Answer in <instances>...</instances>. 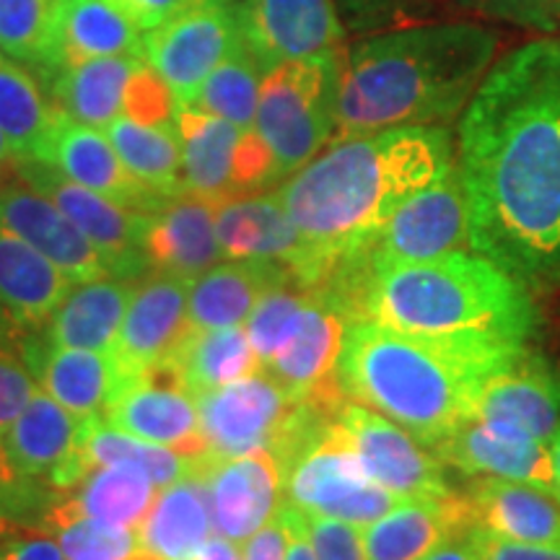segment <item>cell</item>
I'll list each match as a JSON object with an SVG mask.
<instances>
[{"label":"cell","instance_id":"1","mask_svg":"<svg viewBox=\"0 0 560 560\" xmlns=\"http://www.w3.org/2000/svg\"><path fill=\"white\" fill-rule=\"evenodd\" d=\"M454 164L472 252L529 285L560 280V37L493 62L462 112Z\"/></svg>","mask_w":560,"mask_h":560},{"label":"cell","instance_id":"2","mask_svg":"<svg viewBox=\"0 0 560 560\" xmlns=\"http://www.w3.org/2000/svg\"><path fill=\"white\" fill-rule=\"evenodd\" d=\"M452 166L450 128H395L332 140L280 182L276 192L314 255V291L330 272L366 260L395 210Z\"/></svg>","mask_w":560,"mask_h":560},{"label":"cell","instance_id":"3","mask_svg":"<svg viewBox=\"0 0 560 560\" xmlns=\"http://www.w3.org/2000/svg\"><path fill=\"white\" fill-rule=\"evenodd\" d=\"M527 342L486 335H420L350 322L335 380L342 397L382 412L425 446L472 418L482 384Z\"/></svg>","mask_w":560,"mask_h":560},{"label":"cell","instance_id":"4","mask_svg":"<svg viewBox=\"0 0 560 560\" xmlns=\"http://www.w3.org/2000/svg\"><path fill=\"white\" fill-rule=\"evenodd\" d=\"M499 52L478 24L374 34L346 55L332 140L395 128H446L462 117Z\"/></svg>","mask_w":560,"mask_h":560},{"label":"cell","instance_id":"5","mask_svg":"<svg viewBox=\"0 0 560 560\" xmlns=\"http://www.w3.org/2000/svg\"><path fill=\"white\" fill-rule=\"evenodd\" d=\"M322 296L348 322L420 335H486L529 342L540 327L535 291L486 255L465 249L429 262L338 270Z\"/></svg>","mask_w":560,"mask_h":560},{"label":"cell","instance_id":"6","mask_svg":"<svg viewBox=\"0 0 560 560\" xmlns=\"http://www.w3.org/2000/svg\"><path fill=\"white\" fill-rule=\"evenodd\" d=\"M346 55V47H335L265 73L255 130L276 159L278 182L304 170L332 143Z\"/></svg>","mask_w":560,"mask_h":560},{"label":"cell","instance_id":"7","mask_svg":"<svg viewBox=\"0 0 560 560\" xmlns=\"http://www.w3.org/2000/svg\"><path fill=\"white\" fill-rule=\"evenodd\" d=\"M174 122L182 143V192L221 206L280 185L276 159L255 128L244 130L190 104H177Z\"/></svg>","mask_w":560,"mask_h":560},{"label":"cell","instance_id":"8","mask_svg":"<svg viewBox=\"0 0 560 560\" xmlns=\"http://www.w3.org/2000/svg\"><path fill=\"white\" fill-rule=\"evenodd\" d=\"M16 177L24 185L47 195L70 221L83 231V236L102 252L109 276L132 280L149 276L151 265L145 257V231L151 213H138L117 206L100 192L75 185L68 177L39 159H21Z\"/></svg>","mask_w":560,"mask_h":560},{"label":"cell","instance_id":"9","mask_svg":"<svg viewBox=\"0 0 560 560\" xmlns=\"http://www.w3.org/2000/svg\"><path fill=\"white\" fill-rule=\"evenodd\" d=\"M472 249L470 210L457 164L423 190L410 195L371 244L366 265L429 262Z\"/></svg>","mask_w":560,"mask_h":560},{"label":"cell","instance_id":"10","mask_svg":"<svg viewBox=\"0 0 560 560\" xmlns=\"http://www.w3.org/2000/svg\"><path fill=\"white\" fill-rule=\"evenodd\" d=\"M338 420L353 450L359 452L366 472L397 499H452L457 495V490L446 478L444 462L433 454L431 446L418 441L395 420L350 400H342Z\"/></svg>","mask_w":560,"mask_h":560},{"label":"cell","instance_id":"11","mask_svg":"<svg viewBox=\"0 0 560 560\" xmlns=\"http://www.w3.org/2000/svg\"><path fill=\"white\" fill-rule=\"evenodd\" d=\"M234 19L242 45L265 73L280 62L342 47L346 30L332 0H219Z\"/></svg>","mask_w":560,"mask_h":560},{"label":"cell","instance_id":"12","mask_svg":"<svg viewBox=\"0 0 560 560\" xmlns=\"http://www.w3.org/2000/svg\"><path fill=\"white\" fill-rule=\"evenodd\" d=\"M102 416L115 429L187 457L208 454L198 402L172 366L120 376Z\"/></svg>","mask_w":560,"mask_h":560},{"label":"cell","instance_id":"13","mask_svg":"<svg viewBox=\"0 0 560 560\" xmlns=\"http://www.w3.org/2000/svg\"><path fill=\"white\" fill-rule=\"evenodd\" d=\"M200 431L210 457H242L270 450L299 400L260 369L247 380L223 384L195 397Z\"/></svg>","mask_w":560,"mask_h":560},{"label":"cell","instance_id":"14","mask_svg":"<svg viewBox=\"0 0 560 560\" xmlns=\"http://www.w3.org/2000/svg\"><path fill=\"white\" fill-rule=\"evenodd\" d=\"M240 42L231 13L213 0L145 32L143 55L172 89L177 104H190L208 75Z\"/></svg>","mask_w":560,"mask_h":560},{"label":"cell","instance_id":"15","mask_svg":"<svg viewBox=\"0 0 560 560\" xmlns=\"http://www.w3.org/2000/svg\"><path fill=\"white\" fill-rule=\"evenodd\" d=\"M86 420L37 389L30 405L0 439V450L21 478L47 480L52 490L75 488L94 470L83 452Z\"/></svg>","mask_w":560,"mask_h":560},{"label":"cell","instance_id":"16","mask_svg":"<svg viewBox=\"0 0 560 560\" xmlns=\"http://www.w3.org/2000/svg\"><path fill=\"white\" fill-rule=\"evenodd\" d=\"M190 285L192 280L153 270L138 280L120 335L112 348L120 376L143 374L166 366L174 359L192 332Z\"/></svg>","mask_w":560,"mask_h":560},{"label":"cell","instance_id":"17","mask_svg":"<svg viewBox=\"0 0 560 560\" xmlns=\"http://www.w3.org/2000/svg\"><path fill=\"white\" fill-rule=\"evenodd\" d=\"M470 420L511 425L550 444L560 429V366L527 342L482 384Z\"/></svg>","mask_w":560,"mask_h":560},{"label":"cell","instance_id":"18","mask_svg":"<svg viewBox=\"0 0 560 560\" xmlns=\"http://www.w3.org/2000/svg\"><path fill=\"white\" fill-rule=\"evenodd\" d=\"M219 234L226 260H270L285 265L301 283L314 289V255L278 192H255L226 200L215 208Z\"/></svg>","mask_w":560,"mask_h":560},{"label":"cell","instance_id":"19","mask_svg":"<svg viewBox=\"0 0 560 560\" xmlns=\"http://www.w3.org/2000/svg\"><path fill=\"white\" fill-rule=\"evenodd\" d=\"M198 475L208 482L215 535L242 545L283 503V475L268 450L215 459L206 454Z\"/></svg>","mask_w":560,"mask_h":560},{"label":"cell","instance_id":"20","mask_svg":"<svg viewBox=\"0 0 560 560\" xmlns=\"http://www.w3.org/2000/svg\"><path fill=\"white\" fill-rule=\"evenodd\" d=\"M433 454L465 478L527 482L550 495L556 490L550 444L511 425L467 420L444 441H439Z\"/></svg>","mask_w":560,"mask_h":560},{"label":"cell","instance_id":"21","mask_svg":"<svg viewBox=\"0 0 560 560\" xmlns=\"http://www.w3.org/2000/svg\"><path fill=\"white\" fill-rule=\"evenodd\" d=\"M39 161L55 166L62 177L75 185L100 192L117 206L138 210V213H156L172 200L140 182L125 166L104 130L75 122L68 115H60Z\"/></svg>","mask_w":560,"mask_h":560},{"label":"cell","instance_id":"22","mask_svg":"<svg viewBox=\"0 0 560 560\" xmlns=\"http://www.w3.org/2000/svg\"><path fill=\"white\" fill-rule=\"evenodd\" d=\"M0 226L39 249L75 285L112 278L102 252L55 202L30 185L0 187Z\"/></svg>","mask_w":560,"mask_h":560},{"label":"cell","instance_id":"23","mask_svg":"<svg viewBox=\"0 0 560 560\" xmlns=\"http://www.w3.org/2000/svg\"><path fill=\"white\" fill-rule=\"evenodd\" d=\"M215 202L182 192L151 213L145 257L153 272L195 280L226 260L215 234Z\"/></svg>","mask_w":560,"mask_h":560},{"label":"cell","instance_id":"24","mask_svg":"<svg viewBox=\"0 0 560 560\" xmlns=\"http://www.w3.org/2000/svg\"><path fill=\"white\" fill-rule=\"evenodd\" d=\"M21 355L39 389L81 420L102 416L120 382L115 355L102 350L62 348L39 338L26 340Z\"/></svg>","mask_w":560,"mask_h":560},{"label":"cell","instance_id":"25","mask_svg":"<svg viewBox=\"0 0 560 560\" xmlns=\"http://www.w3.org/2000/svg\"><path fill=\"white\" fill-rule=\"evenodd\" d=\"M470 527L503 540L560 545V501L545 490L495 478H470L465 493Z\"/></svg>","mask_w":560,"mask_h":560},{"label":"cell","instance_id":"26","mask_svg":"<svg viewBox=\"0 0 560 560\" xmlns=\"http://www.w3.org/2000/svg\"><path fill=\"white\" fill-rule=\"evenodd\" d=\"M470 527L462 493L452 499H405L361 527L366 560H423Z\"/></svg>","mask_w":560,"mask_h":560},{"label":"cell","instance_id":"27","mask_svg":"<svg viewBox=\"0 0 560 560\" xmlns=\"http://www.w3.org/2000/svg\"><path fill=\"white\" fill-rule=\"evenodd\" d=\"M73 280L39 249L0 226V306L16 332H42Z\"/></svg>","mask_w":560,"mask_h":560},{"label":"cell","instance_id":"28","mask_svg":"<svg viewBox=\"0 0 560 560\" xmlns=\"http://www.w3.org/2000/svg\"><path fill=\"white\" fill-rule=\"evenodd\" d=\"M159 486L136 467H94L79 486L47 506L42 532L75 520H96L115 527L138 529L156 499Z\"/></svg>","mask_w":560,"mask_h":560},{"label":"cell","instance_id":"29","mask_svg":"<svg viewBox=\"0 0 560 560\" xmlns=\"http://www.w3.org/2000/svg\"><path fill=\"white\" fill-rule=\"evenodd\" d=\"M348 325L350 322L346 314L335 310L319 291H314L296 335L265 371L280 387L289 389L296 400H304L314 392L330 387Z\"/></svg>","mask_w":560,"mask_h":560},{"label":"cell","instance_id":"30","mask_svg":"<svg viewBox=\"0 0 560 560\" xmlns=\"http://www.w3.org/2000/svg\"><path fill=\"white\" fill-rule=\"evenodd\" d=\"M143 66L145 55H112L73 62L47 79V91L62 115L104 130L115 117L125 115L128 89Z\"/></svg>","mask_w":560,"mask_h":560},{"label":"cell","instance_id":"31","mask_svg":"<svg viewBox=\"0 0 560 560\" xmlns=\"http://www.w3.org/2000/svg\"><path fill=\"white\" fill-rule=\"evenodd\" d=\"M138 545L164 560H198L213 537L208 482L202 475H185L159 488L145 520L140 522Z\"/></svg>","mask_w":560,"mask_h":560},{"label":"cell","instance_id":"32","mask_svg":"<svg viewBox=\"0 0 560 560\" xmlns=\"http://www.w3.org/2000/svg\"><path fill=\"white\" fill-rule=\"evenodd\" d=\"M132 289V280L120 278H96L73 285L42 330V338L62 348L112 353L128 314Z\"/></svg>","mask_w":560,"mask_h":560},{"label":"cell","instance_id":"33","mask_svg":"<svg viewBox=\"0 0 560 560\" xmlns=\"http://www.w3.org/2000/svg\"><path fill=\"white\" fill-rule=\"evenodd\" d=\"M289 268L270 260H229L202 272L190 285V325L195 330H221L244 325L265 291L289 276Z\"/></svg>","mask_w":560,"mask_h":560},{"label":"cell","instance_id":"34","mask_svg":"<svg viewBox=\"0 0 560 560\" xmlns=\"http://www.w3.org/2000/svg\"><path fill=\"white\" fill-rule=\"evenodd\" d=\"M112 55H143L138 26L112 0H62L58 70Z\"/></svg>","mask_w":560,"mask_h":560},{"label":"cell","instance_id":"35","mask_svg":"<svg viewBox=\"0 0 560 560\" xmlns=\"http://www.w3.org/2000/svg\"><path fill=\"white\" fill-rule=\"evenodd\" d=\"M166 366L177 371L192 397L219 389L223 384L247 380L262 369L244 325L221 327V330H195L192 327V332Z\"/></svg>","mask_w":560,"mask_h":560},{"label":"cell","instance_id":"36","mask_svg":"<svg viewBox=\"0 0 560 560\" xmlns=\"http://www.w3.org/2000/svg\"><path fill=\"white\" fill-rule=\"evenodd\" d=\"M104 136L140 182L166 198L182 195V143L177 122H140L120 115L104 128Z\"/></svg>","mask_w":560,"mask_h":560},{"label":"cell","instance_id":"37","mask_svg":"<svg viewBox=\"0 0 560 560\" xmlns=\"http://www.w3.org/2000/svg\"><path fill=\"white\" fill-rule=\"evenodd\" d=\"M62 112L42 94L21 62L0 52V132L19 159H39Z\"/></svg>","mask_w":560,"mask_h":560},{"label":"cell","instance_id":"38","mask_svg":"<svg viewBox=\"0 0 560 560\" xmlns=\"http://www.w3.org/2000/svg\"><path fill=\"white\" fill-rule=\"evenodd\" d=\"M83 452L91 467H136L143 475L156 482L159 488L172 486L174 480L185 478V475H198L202 457H187L170 450V446L151 444L132 433H125L115 425L107 423L104 416L89 418L86 429H83Z\"/></svg>","mask_w":560,"mask_h":560},{"label":"cell","instance_id":"39","mask_svg":"<svg viewBox=\"0 0 560 560\" xmlns=\"http://www.w3.org/2000/svg\"><path fill=\"white\" fill-rule=\"evenodd\" d=\"M60 11L62 0H0V52L50 79L58 70Z\"/></svg>","mask_w":560,"mask_h":560},{"label":"cell","instance_id":"40","mask_svg":"<svg viewBox=\"0 0 560 560\" xmlns=\"http://www.w3.org/2000/svg\"><path fill=\"white\" fill-rule=\"evenodd\" d=\"M262 81L265 68L240 42L226 55V60L208 75L198 96L190 102V107H198L208 115L223 117V120L240 125L244 130H252L255 128L257 104H260Z\"/></svg>","mask_w":560,"mask_h":560},{"label":"cell","instance_id":"41","mask_svg":"<svg viewBox=\"0 0 560 560\" xmlns=\"http://www.w3.org/2000/svg\"><path fill=\"white\" fill-rule=\"evenodd\" d=\"M312 296L314 289L289 272L283 280L272 283L257 301L255 310L244 322V330H247V338L262 369H268L296 335Z\"/></svg>","mask_w":560,"mask_h":560},{"label":"cell","instance_id":"42","mask_svg":"<svg viewBox=\"0 0 560 560\" xmlns=\"http://www.w3.org/2000/svg\"><path fill=\"white\" fill-rule=\"evenodd\" d=\"M68 560H125L138 548V532L96 520H75L55 527Z\"/></svg>","mask_w":560,"mask_h":560},{"label":"cell","instance_id":"43","mask_svg":"<svg viewBox=\"0 0 560 560\" xmlns=\"http://www.w3.org/2000/svg\"><path fill=\"white\" fill-rule=\"evenodd\" d=\"M37 389L39 384L26 366L21 350H13V346L0 348V439L37 395Z\"/></svg>","mask_w":560,"mask_h":560},{"label":"cell","instance_id":"44","mask_svg":"<svg viewBox=\"0 0 560 560\" xmlns=\"http://www.w3.org/2000/svg\"><path fill=\"white\" fill-rule=\"evenodd\" d=\"M306 527H310L317 560H366L361 527L355 524L332 520V516L306 514Z\"/></svg>","mask_w":560,"mask_h":560},{"label":"cell","instance_id":"45","mask_svg":"<svg viewBox=\"0 0 560 560\" xmlns=\"http://www.w3.org/2000/svg\"><path fill=\"white\" fill-rule=\"evenodd\" d=\"M486 16L545 34L560 30V0H465Z\"/></svg>","mask_w":560,"mask_h":560},{"label":"cell","instance_id":"46","mask_svg":"<svg viewBox=\"0 0 560 560\" xmlns=\"http://www.w3.org/2000/svg\"><path fill=\"white\" fill-rule=\"evenodd\" d=\"M465 540L482 560H560V545H532L503 540L480 527H467Z\"/></svg>","mask_w":560,"mask_h":560},{"label":"cell","instance_id":"47","mask_svg":"<svg viewBox=\"0 0 560 560\" xmlns=\"http://www.w3.org/2000/svg\"><path fill=\"white\" fill-rule=\"evenodd\" d=\"M30 478H21L0 450V532H11L13 522L24 511L37 506V490L30 488Z\"/></svg>","mask_w":560,"mask_h":560},{"label":"cell","instance_id":"48","mask_svg":"<svg viewBox=\"0 0 560 560\" xmlns=\"http://www.w3.org/2000/svg\"><path fill=\"white\" fill-rule=\"evenodd\" d=\"M340 19L353 30H376L416 9L420 0H332Z\"/></svg>","mask_w":560,"mask_h":560},{"label":"cell","instance_id":"49","mask_svg":"<svg viewBox=\"0 0 560 560\" xmlns=\"http://www.w3.org/2000/svg\"><path fill=\"white\" fill-rule=\"evenodd\" d=\"M140 32H151L174 16L213 3V0H112Z\"/></svg>","mask_w":560,"mask_h":560},{"label":"cell","instance_id":"50","mask_svg":"<svg viewBox=\"0 0 560 560\" xmlns=\"http://www.w3.org/2000/svg\"><path fill=\"white\" fill-rule=\"evenodd\" d=\"M291 532L285 524L283 509L272 514V520L255 532L247 542H244V560H285L289 558Z\"/></svg>","mask_w":560,"mask_h":560},{"label":"cell","instance_id":"51","mask_svg":"<svg viewBox=\"0 0 560 560\" xmlns=\"http://www.w3.org/2000/svg\"><path fill=\"white\" fill-rule=\"evenodd\" d=\"M0 560H68L60 542L47 537V532L32 529L24 537H11L0 542Z\"/></svg>","mask_w":560,"mask_h":560},{"label":"cell","instance_id":"52","mask_svg":"<svg viewBox=\"0 0 560 560\" xmlns=\"http://www.w3.org/2000/svg\"><path fill=\"white\" fill-rule=\"evenodd\" d=\"M283 516L291 532V545H289V558L285 560H317L314 556V545L310 537V527H306V514L291 503H283Z\"/></svg>","mask_w":560,"mask_h":560},{"label":"cell","instance_id":"53","mask_svg":"<svg viewBox=\"0 0 560 560\" xmlns=\"http://www.w3.org/2000/svg\"><path fill=\"white\" fill-rule=\"evenodd\" d=\"M423 560H482L470 542L465 540V535L450 537L446 542H441L436 550L429 552Z\"/></svg>","mask_w":560,"mask_h":560},{"label":"cell","instance_id":"54","mask_svg":"<svg viewBox=\"0 0 560 560\" xmlns=\"http://www.w3.org/2000/svg\"><path fill=\"white\" fill-rule=\"evenodd\" d=\"M198 560H244V558H242V550L236 548V542H231L221 535H213L206 542V548L200 550Z\"/></svg>","mask_w":560,"mask_h":560},{"label":"cell","instance_id":"55","mask_svg":"<svg viewBox=\"0 0 560 560\" xmlns=\"http://www.w3.org/2000/svg\"><path fill=\"white\" fill-rule=\"evenodd\" d=\"M19 153L16 149L11 145V140L0 132V187L9 185V174H16V166H19Z\"/></svg>","mask_w":560,"mask_h":560},{"label":"cell","instance_id":"56","mask_svg":"<svg viewBox=\"0 0 560 560\" xmlns=\"http://www.w3.org/2000/svg\"><path fill=\"white\" fill-rule=\"evenodd\" d=\"M550 459H552V480H556V490H552V495L560 501V429L556 431V436L550 439Z\"/></svg>","mask_w":560,"mask_h":560},{"label":"cell","instance_id":"57","mask_svg":"<svg viewBox=\"0 0 560 560\" xmlns=\"http://www.w3.org/2000/svg\"><path fill=\"white\" fill-rule=\"evenodd\" d=\"M13 335H16V327H13V322L9 319V314H5L3 306H0V348L11 346Z\"/></svg>","mask_w":560,"mask_h":560},{"label":"cell","instance_id":"58","mask_svg":"<svg viewBox=\"0 0 560 560\" xmlns=\"http://www.w3.org/2000/svg\"><path fill=\"white\" fill-rule=\"evenodd\" d=\"M125 560H164V558L153 556V552H151V550L140 548V545H138V548H136V550H132V552H130V556H128V558H125Z\"/></svg>","mask_w":560,"mask_h":560}]
</instances>
